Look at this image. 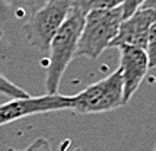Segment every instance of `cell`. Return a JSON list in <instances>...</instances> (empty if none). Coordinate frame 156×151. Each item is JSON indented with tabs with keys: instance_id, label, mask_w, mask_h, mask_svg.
<instances>
[{
	"instance_id": "1",
	"label": "cell",
	"mask_w": 156,
	"mask_h": 151,
	"mask_svg": "<svg viewBox=\"0 0 156 151\" xmlns=\"http://www.w3.org/2000/svg\"><path fill=\"white\" fill-rule=\"evenodd\" d=\"M83 22H85V15L77 9L72 7L58 32L51 39L48 48L50 55H48L47 74H45L47 95H58L61 79L66 73L69 64L76 57V49L80 39Z\"/></svg>"
},
{
	"instance_id": "2",
	"label": "cell",
	"mask_w": 156,
	"mask_h": 151,
	"mask_svg": "<svg viewBox=\"0 0 156 151\" xmlns=\"http://www.w3.org/2000/svg\"><path fill=\"white\" fill-rule=\"evenodd\" d=\"M121 22L122 15L120 7L111 10H92L86 13L76 57H88L90 60L98 58L111 47Z\"/></svg>"
},
{
	"instance_id": "3",
	"label": "cell",
	"mask_w": 156,
	"mask_h": 151,
	"mask_svg": "<svg viewBox=\"0 0 156 151\" xmlns=\"http://www.w3.org/2000/svg\"><path fill=\"white\" fill-rule=\"evenodd\" d=\"M72 0H45L28 16L23 32L28 42L41 52H48L51 39L70 13Z\"/></svg>"
},
{
	"instance_id": "4",
	"label": "cell",
	"mask_w": 156,
	"mask_h": 151,
	"mask_svg": "<svg viewBox=\"0 0 156 151\" xmlns=\"http://www.w3.org/2000/svg\"><path fill=\"white\" fill-rule=\"evenodd\" d=\"M122 105V79L118 69L72 96V110L79 115L111 112Z\"/></svg>"
},
{
	"instance_id": "5",
	"label": "cell",
	"mask_w": 156,
	"mask_h": 151,
	"mask_svg": "<svg viewBox=\"0 0 156 151\" xmlns=\"http://www.w3.org/2000/svg\"><path fill=\"white\" fill-rule=\"evenodd\" d=\"M55 110H72V96L45 95L37 97H19L0 105V126L27 116Z\"/></svg>"
},
{
	"instance_id": "6",
	"label": "cell",
	"mask_w": 156,
	"mask_h": 151,
	"mask_svg": "<svg viewBox=\"0 0 156 151\" xmlns=\"http://www.w3.org/2000/svg\"><path fill=\"white\" fill-rule=\"evenodd\" d=\"M156 22V12L152 9L142 7L137 12L122 19L120 23L117 36L111 42V47L122 48V47H133L146 51L147 38L152 25Z\"/></svg>"
},
{
	"instance_id": "7",
	"label": "cell",
	"mask_w": 156,
	"mask_h": 151,
	"mask_svg": "<svg viewBox=\"0 0 156 151\" xmlns=\"http://www.w3.org/2000/svg\"><path fill=\"white\" fill-rule=\"evenodd\" d=\"M120 49V74L122 79V103L130 102L149 71V58L144 49L122 47Z\"/></svg>"
},
{
	"instance_id": "8",
	"label": "cell",
	"mask_w": 156,
	"mask_h": 151,
	"mask_svg": "<svg viewBox=\"0 0 156 151\" xmlns=\"http://www.w3.org/2000/svg\"><path fill=\"white\" fill-rule=\"evenodd\" d=\"M122 0H72V7L83 15L92 10H111L121 7Z\"/></svg>"
},
{
	"instance_id": "9",
	"label": "cell",
	"mask_w": 156,
	"mask_h": 151,
	"mask_svg": "<svg viewBox=\"0 0 156 151\" xmlns=\"http://www.w3.org/2000/svg\"><path fill=\"white\" fill-rule=\"evenodd\" d=\"M2 2L5 5H7L12 10H15L16 15L29 16L31 13H34L41 5H44L45 0H2Z\"/></svg>"
},
{
	"instance_id": "10",
	"label": "cell",
	"mask_w": 156,
	"mask_h": 151,
	"mask_svg": "<svg viewBox=\"0 0 156 151\" xmlns=\"http://www.w3.org/2000/svg\"><path fill=\"white\" fill-rule=\"evenodd\" d=\"M0 95L10 96L12 99H19V97H28L29 96L27 90H23L22 87L16 86V84L12 83L9 79H6L2 73H0Z\"/></svg>"
},
{
	"instance_id": "11",
	"label": "cell",
	"mask_w": 156,
	"mask_h": 151,
	"mask_svg": "<svg viewBox=\"0 0 156 151\" xmlns=\"http://www.w3.org/2000/svg\"><path fill=\"white\" fill-rule=\"evenodd\" d=\"M146 54L149 58V67L155 69L156 67V22L152 25L147 38V47H146Z\"/></svg>"
},
{
	"instance_id": "12",
	"label": "cell",
	"mask_w": 156,
	"mask_h": 151,
	"mask_svg": "<svg viewBox=\"0 0 156 151\" xmlns=\"http://www.w3.org/2000/svg\"><path fill=\"white\" fill-rule=\"evenodd\" d=\"M146 0H122V5L120 7L121 10V15H122V19L129 18L131 15L137 12L139 9H142L143 5H144Z\"/></svg>"
},
{
	"instance_id": "13",
	"label": "cell",
	"mask_w": 156,
	"mask_h": 151,
	"mask_svg": "<svg viewBox=\"0 0 156 151\" xmlns=\"http://www.w3.org/2000/svg\"><path fill=\"white\" fill-rule=\"evenodd\" d=\"M9 151H53L50 141L47 138L41 137L37 138L32 144H29L27 148H22V150H16V148H9Z\"/></svg>"
},
{
	"instance_id": "14",
	"label": "cell",
	"mask_w": 156,
	"mask_h": 151,
	"mask_svg": "<svg viewBox=\"0 0 156 151\" xmlns=\"http://www.w3.org/2000/svg\"><path fill=\"white\" fill-rule=\"evenodd\" d=\"M143 7H146V9H152V10H155L156 12V0H146L144 2V5Z\"/></svg>"
},
{
	"instance_id": "15",
	"label": "cell",
	"mask_w": 156,
	"mask_h": 151,
	"mask_svg": "<svg viewBox=\"0 0 156 151\" xmlns=\"http://www.w3.org/2000/svg\"><path fill=\"white\" fill-rule=\"evenodd\" d=\"M2 36H3V31H2V28H0V39H2Z\"/></svg>"
},
{
	"instance_id": "16",
	"label": "cell",
	"mask_w": 156,
	"mask_h": 151,
	"mask_svg": "<svg viewBox=\"0 0 156 151\" xmlns=\"http://www.w3.org/2000/svg\"><path fill=\"white\" fill-rule=\"evenodd\" d=\"M73 151H82V150H80V148H76V150H73Z\"/></svg>"
},
{
	"instance_id": "17",
	"label": "cell",
	"mask_w": 156,
	"mask_h": 151,
	"mask_svg": "<svg viewBox=\"0 0 156 151\" xmlns=\"http://www.w3.org/2000/svg\"><path fill=\"white\" fill-rule=\"evenodd\" d=\"M155 151H156V147H155Z\"/></svg>"
}]
</instances>
